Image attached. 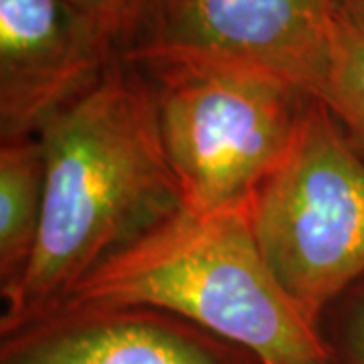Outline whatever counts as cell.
<instances>
[{
    "label": "cell",
    "instance_id": "2",
    "mask_svg": "<svg viewBox=\"0 0 364 364\" xmlns=\"http://www.w3.org/2000/svg\"><path fill=\"white\" fill-rule=\"evenodd\" d=\"M126 306L176 314L265 364H330L318 328L269 272L245 205L182 208L91 273L59 310Z\"/></svg>",
    "mask_w": 364,
    "mask_h": 364
},
{
    "label": "cell",
    "instance_id": "4",
    "mask_svg": "<svg viewBox=\"0 0 364 364\" xmlns=\"http://www.w3.org/2000/svg\"><path fill=\"white\" fill-rule=\"evenodd\" d=\"M245 208L275 282L318 328L364 277V150L320 97Z\"/></svg>",
    "mask_w": 364,
    "mask_h": 364
},
{
    "label": "cell",
    "instance_id": "3",
    "mask_svg": "<svg viewBox=\"0 0 364 364\" xmlns=\"http://www.w3.org/2000/svg\"><path fill=\"white\" fill-rule=\"evenodd\" d=\"M132 63L150 81L164 156L182 208L195 215L245 205L286 156L314 97L291 79L243 63Z\"/></svg>",
    "mask_w": 364,
    "mask_h": 364
},
{
    "label": "cell",
    "instance_id": "11",
    "mask_svg": "<svg viewBox=\"0 0 364 364\" xmlns=\"http://www.w3.org/2000/svg\"><path fill=\"white\" fill-rule=\"evenodd\" d=\"M116 43L119 55L130 51L156 16L164 0H69Z\"/></svg>",
    "mask_w": 364,
    "mask_h": 364
},
{
    "label": "cell",
    "instance_id": "5",
    "mask_svg": "<svg viewBox=\"0 0 364 364\" xmlns=\"http://www.w3.org/2000/svg\"><path fill=\"white\" fill-rule=\"evenodd\" d=\"M336 9L338 0H164L122 57L243 63L312 93L328 57Z\"/></svg>",
    "mask_w": 364,
    "mask_h": 364
},
{
    "label": "cell",
    "instance_id": "9",
    "mask_svg": "<svg viewBox=\"0 0 364 364\" xmlns=\"http://www.w3.org/2000/svg\"><path fill=\"white\" fill-rule=\"evenodd\" d=\"M312 93L364 150V16L340 4L322 73Z\"/></svg>",
    "mask_w": 364,
    "mask_h": 364
},
{
    "label": "cell",
    "instance_id": "7",
    "mask_svg": "<svg viewBox=\"0 0 364 364\" xmlns=\"http://www.w3.org/2000/svg\"><path fill=\"white\" fill-rule=\"evenodd\" d=\"M0 364H265L156 308L59 310L0 336Z\"/></svg>",
    "mask_w": 364,
    "mask_h": 364
},
{
    "label": "cell",
    "instance_id": "8",
    "mask_svg": "<svg viewBox=\"0 0 364 364\" xmlns=\"http://www.w3.org/2000/svg\"><path fill=\"white\" fill-rule=\"evenodd\" d=\"M45 207L41 136L0 140V298L23 282L39 243Z\"/></svg>",
    "mask_w": 364,
    "mask_h": 364
},
{
    "label": "cell",
    "instance_id": "1",
    "mask_svg": "<svg viewBox=\"0 0 364 364\" xmlns=\"http://www.w3.org/2000/svg\"><path fill=\"white\" fill-rule=\"evenodd\" d=\"M39 136V243L23 282L2 301L0 336L57 312L91 273L182 210L150 81L122 55Z\"/></svg>",
    "mask_w": 364,
    "mask_h": 364
},
{
    "label": "cell",
    "instance_id": "12",
    "mask_svg": "<svg viewBox=\"0 0 364 364\" xmlns=\"http://www.w3.org/2000/svg\"><path fill=\"white\" fill-rule=\"evenodd\" d=\"M340 4H344L346 9L364 16V0H340Z\"/></svg>",
    "mask_w": 364,
    "mask_h": 364
},
{
    "label": "cell",
    "instance_id": "10",
    "mask_svg": "<svg viewBox=\"0 0 364 364\" xmlns=\"http://www.w3.org/2000/svg\"><path fill=\"white\" fill-rule=\"evenodd\" d=\"M318 332L330 364H364V277L326 308Z\"/></svg>",
    "mask_w": 364,
    "mask_h": 364
},
{
    "label": "cell",
    "instance_id": "6",
    "mask_svg": "<svg viewBox=\"0 0 364 364\" xmlns=\"http://www.w3.org/2000/svg\"><path fill=\"white\" fill-rule=\"evenodd\" d=\"M117 57L116 43L69 0H0V140L41 134Z\"/></svg>",
    "mask_w": 364,
    "mask_h": 364
}]
</instances>
